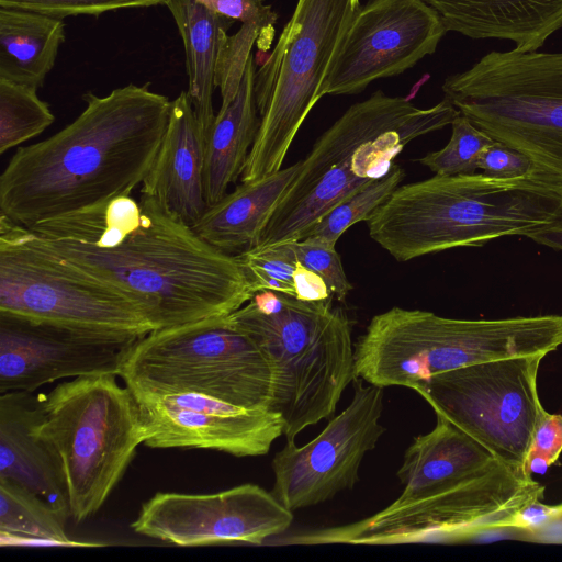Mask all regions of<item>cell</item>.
I'll list each match as a JSON object with an SVG mask.
<instances>
[{"instance_id": "obj_1", "label": "cell", "mask_w": 562, "mask_h": 562, "mask_svg": "<svg viewBox=\"0 0 562 562\" xmlns=\"http://www.w3.org/2000/svg\"><path fill=\"white\" fill-rule=\"evenodd\" d=\"M27 228L135 301L154 330L229 315L255 294L236 256L142 194L124 193Z\"/></svg>"}, {"instance_id": "obj_2", "label": "cell", "mask_w": 562, "mask_h": 562, "mask_svg": "<svg viewBox=\"0 0 562 562\" xmlns=\"http://www.w3.org/2000/svg\"><path fill=\"white\" fill-rule=\"evenodd\" d=\"M149 85L82 95L63 130L16 149L0 176V214L25 227L132 193L148 175L171 101Z\"/></svg>"}, {"instance_id": "obj_3", "label": "cell", "mask_w": 562, "mask_h": 562, "mask_svg": "<svg viewBox=\"0 0 562 562\" xmlns=\"http://www.w3.org/2000/svg\"><path fill=\"white\" fill-rule=\"evenodd\" d=\"M562 188L533 171L516 179L483 172L398 186L367 221L370 237L400 262L522 235L550 222Z\"/></svg>"}, {"instance_id": "obj_4", "label": "cell", "mask_w": 562, "mask_h": 562, "mask_svg": "<svg viewBox=\"0 0 562 562\" xmlns=\"http://www.w3.org/2000/svg\"><path fill=\"white\" fill-rule=\"evenodd\" d=\"M460 114L446 98L428 109L378 90L352 104L315 142L255 247L305 238L333 209L385 177L413 139Z\"/></svg>"}, {"instance_id": "obj_5", "label": "cell", "mask_w": 562, "mask_h": 562, "mask_svg": "<svg viewBox=\"0 0 562 562\" xmlns=\"http://www.w3.org/2000/svg\"><path fill=\"white\" fill-rule=\"evenodd\" d=\"M334 297L303 301L283 292L257 291L229 314L231 322L259 346L271 363L269 411L283 423L286 440L334 416L356 379L351 323Z\"/></svg>"}, {"instance_id": "obj_6", "label": "cell", "mask_w": 562, "mask_h": 562, "mask_svg": "<svg viewBox=\"0 0 562 562\" xmlns=\"http://www.w3.org/2000/svg\"><path fill=\"white\" fill-rule=\"evenodd\" d=\"M562 345V315L459 319L392 307L374 315L355 346V374L380 386L419 381L480 362L547 356Z\"/></svg>"}, {"instance_id": "obj_7", "label": "cell", "mask_w": 562, "mask_h": 562, "mask_svg": "<svg viewBox=\"0 0 562 562\" xmlns=\"http://www.w3.org/2000/svg\"><path fill=\"white\" fill-rule=\"evenodd\" d=\"M116 376L70 379L43 395L37 430L58 457L75 522L99 512L146 438L136 400Z\"/></svg>"}, {"instance_id": "obj_8", "label": "cell", "mask_w": 562, "mask_h": 562, "mask_svg": "<svg viewBox=\"0 0 562 562\" xmlns=\"http://www.w3.org/2000/svg\"><path fill=\"white\" fill-rule=\"evenodd\" d=\"M445 98L562 188V52L492 50L448 76Z\"/></svg>"}, {"instance_id": "obj_9", "label": "cell", "mask_w": 562, "mask_h": 562, "mask_svg": "<svg viewBox=\"0 0 562 562\" xmlns=\"http://www.w3.org/2000/svg\"><path fill=\"white\" fill-rule=\"evenodd\" d=\"M119 376L136 397L195 393L247 409L269 411L273 391L270 361L229 315L149 331Z\"/></svg>"}, {"instance_id": "obj_10", "label": "cell", "mask_w": 562, "mask_h": 562, "mask_svg": "<svg viewBox=\"0 0 562 562\" xmlns=\"http://www.w3.org/2000/svg\"><path fill=\"white\" fill-rule=\"evenodd\" d=\"M360 0H297L273 50L255 71L260 123L241 181L281 169L321 90Z\"/></svg>"}, {"instance_id": "obj_11", "label": "cell", "mask_w": 562, "mask_h": 562, "mask_svg": "<svg viewBox=\"0 0 562 562\" xmlns=\"http://www.w3.org/2000/svg\"><path fill=\"white\" fill-rule=\"evenodd\" d=\"M0 313L68 326L146 335L142 307L0 214Z\"/></svg>"}, {"instance_id": "obj_12", "label": "cell", "mask_w": 562, "mask_h": 562, "mask_svg": "<svg viewBox=\"0 0 562 562\" xmlns=\"http://www.w3.org/2000/svg\"><path fill=\"white\" fill-rule=\"evenodd\" d=\"M546 487L526 470L498 463L448 491L359 521L316 529L289 540L296 544H403L460 541L495 531L499 521L541 501Z\"/></svg>"}, {"instance_id": "obj_13", "label": "cell", "mask_w": 562, "mask_h": 562, "mask_svg": "<svg viewBox=\"0 0 562 562\" xmlns=\"http://www.w3.org/2000/svg\"><path fill=\"white\" fill-rule=\"evenodd\" d=\"M543 358L514 357L470 364L419 381L412 390L435 414L498 460L529 472L527 457L533 434L547 413L537 384Z\"/></svg>"}, {"instance_id": "obj_14", "label": "cell", "mask_w": 562, "mask_h": 562, "mask_svg": "<svg viewBox=\"0 0 562 562\" xmlns=\"http://www.w3.org/2000/svg\"><path fill=\"white\" fill-rule=\"evenodd\" d=\"M349 405L331 418L310 442L299 447L286 440L272 460L271 493L294 512L334 498L352 490L359 480L364 456L373 450L385 432L380 423L383 411V387L361 378L353 380Z\"/></svg>"}, {"instance_id": "obj_15", "label": "cell", "mask_w": 562, "mask_h": 562, "mask_svg": "<svg viewBox=\"0 0 562 562\" xmlns=\"http://www.w3.org/2000/svg\"><path fill=\"white\" fill-rule=\"evenodd\" d=\"M293 512L271 492L246 483L209 494L159 492L142 504L132 529L178 547L262 544L283 533Z\"/></svg>"}, {"instance_id": "obj_16", "label": "cell", "mask_w": 562, "mask_h": 562, "mask_svg": "<svg viewBox=\"0 0 562 562\" xmlns=\"http://www.w3.org/2000/svg\"><path fill=\"white\" fill-rule=\"evenodd\" d=\"M425 0H368L359 8L325 79L321 94H355L393 77L436 52L447 33Z\"/></svg>"}, {"instance_id": "obj_17", "label": "cell", "mask_w": 562, "mask_h": 562, "mask_svg": "<svg viewBox=\"0 0 562 562\" xmlns=\"http://www.w3.org/2000/svg\"><path fill=\"white\" fill-rule=\"evenodd\" d=\"M144 335L0 313V394L35 392L61 379L115 374Z\"/></svg>"}, {"instance_id": "obj_18", "label": "cell", "mask_w": 562, "mask_h": 562, "mask_svg": "<svg viewBox=\"0 0 562 562\" xmlns=\"http://www.w3.org/2000/svg\"><path fill=\"white\" fill-rule=\"evenodd\" d=\"M150 448L207 449L235 457L269 452L283 435L281 417L195 393L134 396Z\"/></svg>"}, {"instance_id": "obj_19", "label": "cell", "mask_w": 562, "mask_h": 562, "mask_svg": "<svg viewBox=\"0 0 562 562\" xmlns=\"http://www.w3.org/2000/svg\"><path fill=\"white\" fill-rule=\"evenodd\" d=\"M206 138L188 92L171 101L169 121L139 194L193 227L209 205L204 194Z\"/></svg>"}, {"instance_id": "obj_20", "label": "cell", "mask_w": 562, "mask_h": 562, "mask_svg": "<svg viewBox=\"0 0 562 562\" xmlns=\"http://www.w3.org/2000/svg\"><path fill=\"white\" fill-rule=\"evenodd\" d=\"M42 416L43 395L0 394V479L38 495L67 520L65 477L56 452L37 430Z\"/></svg>"}, {"instance_id": "obj_21", "label": "cell", "mask_w": 562, "mask_h": 562, "mask_svg": "<svg viewBox=\"0 0 562 562\" xmlns=\"http://www.w3.org/2000/svg\"><path fill=\"white\" fill-rule=\"evenodd\" d=\"M436 426L415 437L396 475L404 486L387 509L400 508L448 491L502 461L488 449L436 414Z\"/></svg>"}, {"instance_id": "obj_22", "label": "cell", "mask_w": 562, "mask_h": 562, "mask_svg": "<svg viewBox=\"0 0 562 562\" xmlns=\"http://www.w3.org/2000/svg\"><path fill=\"white\" fill-rule=\"evenodd\" d=\"M447 31L474 40L510 41L535 52L562 27V0H425Z\"/></svg>"}, {"instance_id": "obj_23", "label": "cell", "mask_w": 562, "mask_h": 562, "mask_svg": "<svg viewBox=\"0 0 562 562\" xmlns=\"http://www.w3.org/2000/svg\"><path fill=\"white\" fill-rule=\"evenodd\" d=\"M300 168L301 161L260 179L241 181L235 190L207 207L193 231L229 255L257 246Z\"/></svg>"}, {"instance_id": "obj_24", "label": "cell", "mask_w": 562, "mask_h": 562, "mask_svg": "<svg viewBox=\"0 0 562 562\" xmlns=\"http://www.w3.org/2000/svg\"><path fill=\"white\" fill-rule=\"evenodd\" d=\"M256 65L250 56L232 102L220 109L206 135L204 194L209 206L223 199L241 177L260 119L255 101Z\"/></svg>"}, {"instance_id": "obj_25", "label": "cell", "mask_w": 562, "mask_h": 562, "mask_svg": "<svg viewBox=\"0 0 562 562\" xmlns=\"http://www.w3.org/2000/svg\"><path fill=\"white\" fill-rule=\"evenodd\" d=\"M186 53L188 94L205 138L215 120L213 94L216 69L227 31L235 22L214 13L195 0H166Z\"/></svg>"}, {"instance_id": "obj_26", "label": "cell", "mask_w": 562, "mask_h": 562, "mask_svg": "<svg viewBox=\"0 0 562 562\" xmlns=\"http://www.w3.org/2000/svg\"><path fill=\"white\" fill-rule=\"evenodd\" d=\"M64 41L63 19L0 7V79L38 90Z\"/></svg>"}, {"instance_id": "obj_27", "label": "cell", "mask_w": 562, "mask_h": 562, "mask_svg": "<svg viewBox=\"0 0 562 562\" xmlns=\"http://www.w3.org/2000/svg\"><path fill=\"white\" fill-rule=\"evenodd\" d=\"M64 519L38 495L13 482L0 479L1 546L44 542L71 546Z\"/></svg>"}, {"instance_id": "obj_28", "label": "cell", "mask_w": 562, "mask_h": 562, "mask_svg": "<svg viewBox=\"0 0 562 562\" xmlns=\"http://www.w3.org/2000/svg\"><path fill=\"white\" fill-rule=\"evenodd\" d=\"M54 121L37 90L0 79V154L40 135Z\"/></svg>"}, {"instance_id": "obj_29", "label": "cell", "mask_w": 562, "mask_h": 562, "mask_svg": "<svg viewBox=\"0 0 562 562\" xmlns=\"http://www.w3.org/2000/svg\"><path fill=\"white\" fill-rule=\"evenodd\" d=\"M405 177L402 167L394 164L391 171L358 191L333 209L303 238L325 246L336 247L340 236L353 224L368 221L374 211L395 191Z\"/></svg>"}, {"instance_id": "obj_30", "label": "cell", "mask_w": 562, "mask_h": 562, "mask_svg": "<svg viewBox=\"0 0 562 562\" xmlns=\"http://www.w3.org/2000/svg\"><path fill=\"white\" fill-rule=\"evenodd\" d=\"M451 126L452 134L448 144L442 149L419 158L418 162L428 167L435 175L454 176L476 172L481 153L494 139L462 114L453 120Z\"/></svg>"}, {"instance_id": "obj_31", "label": "cell", "mask_w": 562, "mask_h": 562, "mask_svg": "<svg viewBox=\"0 0 562 562\" xmlns=\"http://www.w3.org/2000/svg\"><path fill=\"white\" fill-rule=\"evenodd\" d=\"M265 248L289 261H299L321 276L337 301L344 302L352 290L336 247L301 239Z\"/></svg>"}, {"instance_id": "obj_32", "label": "cell", "mask_w": 562, "mask_h": 562, "mask_svg": "<svg viewBox=\"0 0 562 562\" xmlns=\"http://www.w3.org/2000/svg\"><path fill=\"white\" fill-rule=\"evenodd\" d=\"M260 35L257 25L241 24L234 35L227 36L216 69V87L220 88L222 97L220 109L227 106L235 98L252 55L251 48L258 43Z\"/></svg>"}, {"instance_id": "obj_33", "label": "cell", "mask_w": 562, "mask_h": 562, "mask_svg": "<svg viewBox=\"0 0 562 562\" xmlns=\"http://www.w3.org/2000/svg\"><path fill=\"white\" fill-rule=\"evenodd\" d=\"M235 256L254 293L271 290L295 295L294 261H289L265 247H252Z\"/></svg>"}, {"instance_id": "obj_34", "label": "cell", "mask_w": 562, "mask_h": 562, "mask_svg": "<svg viewBox=\"0 0 562 562\" xmlns=\"http://www.w3.org/2000/svg\"><path fill=\"white\" fill-rule=\"evenodd\" d=\"M166 0H0V7L18 8L64 19L100 15L109 11L165 4Z\"/></svg>"}, {"instance_id": "obj_35", "label": "cell", "mask_w": 562, "mask_h": 562, "mask_svg": "<svg viewBox=\"0 0 562 562\" xmlns=\"http://www.w3.org/2000/svg\"><path fill=\"white\" fill-rule=\"evenodd\" d=\"M214 13L241 24H255L261 35L257 43L261 52H266L274 36L277 13L263 0H195Z\"/></svg>"}, {"instance_id": "obj_36", "label": "cell", "mask_w": 562, "mask_h": 562, "mask_svg": "<svg viewBox=\"0 0 562 562\" xmlns=\"http://www.w3.org/2000/svg\"><path fill=\"white\" fill-rule=\"evenodd\" d=\"M562 453V414L546 413L539 422L527 457V470L544 473Z\"/></svg>"}, {"instance_id": "obj_37", "label": "cell", "mask_w": 562, "mask_h": 562, "mask_svg": "<svg viewBox=\"0 0 562 562\" xmlns=\"http://www.w3.org/2000/svg\"><path fill=\"white\" fill-rule=\"evenodd\" d=\"M477 170L498 179H516L535 171L531 160L519 150L494 140L481 153Z\"/></svg>"}, {"instance_id": "obj_38", "label": "cell", "mask_w": 562, "mask_h": 562, "mask_svg": "<svg viewBox=\"0 0 562 562\" xmlns=\"http://www.w3.org/2000/svg\"><path fill=\"white\" fill-rule=\"evenodd\" d=\"M559 520H562V503L549 505L541 503V501H535L496 524L495 531L518 530L533 532Z\"/></svg>"}, {"instance_id": "obj_39", "label": "cell", "mask_w": 562, "mask_h": 562, "mask_svg": "<svg viewBox=\"0 0 562 562\" xmlns=\"http://www.w3.org/2000/svg\"><path fill=\"white\" fill-rule=\"evenodd\" d=\"M294 262L296 265L294 272V296L296 299L303 301H324L334 297L321 276L304 267L301 262Z\"/></svg>"}, {"instance_id": "obj_40", "label": "cell", "mask_w": 562, "mask_h": 562, "mask_svg": "<svg viewBox=\"0 0 562 562\" xmlns=\"http://www.w3.org/2000/svg\"><path fill=\"white\" fill-rule=\"evenodd\" d=\"M527 237L538 244L562 251V206L550 222L535 228Z\"/></svg>"}]
</instances>
